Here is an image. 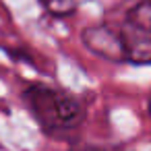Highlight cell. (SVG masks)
Listing matches in <instances>:
<instances>
[{"mask_svg":"<svg viewBox=\"0 0 151 151\" xmlns=\"http://www.w3.org/2000/svg\"><path fill=\"white\" fill-rule=\"evenodd\" d=\"M23 99L35 122L48 134L73 130L85 118V108L75 95L44 83L27 85L23 91Z\"/></svg>","mask_w":151,"mask_h":151,"instance_id":"cell-1","label":"cell"},{"mask_svg":"<svg viewBox=\"0 0 151 151\" xmlns=\"http://www.w3.org/2000/svg\"><path fill=\"white\" fill-rule=\"evenodd\" d=\"M81 42L91 54L108 62H124V46H122L120 27L91 25L81 33Z\"/></svg>","mask_w":151,"mask_h":151,"instance_id":"cell-2","label":"cell"},{"mask_svg":"<svg viewBox=\"0 0 151 151\" xmlns=\"http://www.w3.org/2000/svg\"><path fill=\"white\" fill-rule=\"evenodd\" d=\"M120 33L124 46V62L151 64V29L124 23L120 27Z\"/></svg>","mask_w":151,"mask_h":151,"instance_id":"cell-3","label":"cell"},{"mask_svg":"<svg viewBox=\"0 0 151 151\" xmlns=\"http://www.w3.org/2000/svg\"><path fill=\"white\" fill-rule=\"evenodd\" d=\"M126 23L143 27V29H151V0L134 2L126 13Z\"/></svg>","mask_w":151,"mask_h":151,"instance_id":"cell-4","label":"cell"},{"mask_svg":"<svg viewBox=\"0 0 151 151\" xmlns=\"http://www.w3.org/2000/svg\"><path fill=\"white\" fill-rule=\"evenodd\" d=\"M42 4L54 17H68L77 11V0H42Z\"/></svg>","mask_w":151,"mask_h":151,"instance_id":"cell-5","label":"cell"},{"mask_svg":"<svg viewBox=\"0 0 151 151\" xmlns=\"http://www.w3.org/2000/svg\"><path fill=\"white\" fill-rule=\"evenodd\" d=\"M73 151H124V149H118V147H97V145H83V147H77Z\"/></svg>","mask_w":151,"mask_h":151,"instance_id":"cell-6","label":"cell"},{"mask_svg":"<svg viewBox=\"0 0 151 151\" xmlns=\"http://www.w3.org/2000/svg\"><path fill=\"white\" fill-rule=\"evenodd\" d=\"M147 108H149V114H151V95H149V101H147Z\"/></svg>","mask_w":151,"mask_h":151,"instance_id":"cell-7","label":"cell"}]
</instances>
